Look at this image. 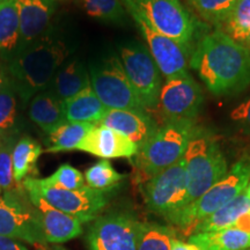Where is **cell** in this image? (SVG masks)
Wrapping results in <instances>:
<instances>
[{"mask_svg":"<svg viewBox=\"0 0 250 250\" xmlns=\"http://www.w3.org/2000/svg\"><path fill=\"white\" fill-rule=\"evenodd\" d=\"M189 180V204L204 195L228 171L220 144L210 131L197 126L183 155Z\"/></svg>","mask_w":250,"mask_h":250,"instance_id":"4","label":"cell"},{"mask_svg":"<svg viewBox=\"0 0 250 250\" xmlns=\"http://www.w3.org/2000/svg\"><path fill=\"white\" fill-rule=\"evenodd\" d=\"M80 2L90 18L104 22L122 24L129 15L124 0H80Z\"/></svg>","mask_w":250,"mask_h":250,"instance_id":"29","label":"cell"},{"mask_svg":"<svg viewBox=\"0 0 250 250\" xmlns=\"http://www.w3.org/2000/svg\"><path fill=\"white\" fill-rule=\"evenodd\" d=\"M248 212H250V197L245 190L232 202L227 203L223 208L196 224L190 230L189 236L196 233L212 232V230L234 227L239 219Z\"/></svg>","mask_w":250,"mask_h":250,"instance_id":"22","label":"cell"},{"mask_svg":"<svg viewBox=\"0 0 250 250\" xmlns=\"http://www.w3.org/2000/svg\"><path fill=\"white\" fill-rule=\"evenodd\" d=\"M18 7L20 19L19 54L46 35L57 2L54 0H18Z\"/></svg>","mask_w":250,"mask_h":250,"instance_id":"16","label":"cell"},{"mask_svg":"<svg viewBox=\"0 0 250 250\" xmlns=\"http://www.w3.org/2000/svg\"><path fill=\"white\" fill-rule=\"evenodd\" d=\"M98 125L112 129L142 147L158 130V124L146 110L108 109Z\"/></svg>","mask_w":250,"mask_h":250,"instance_id":"18","label":"cell"},{"mask_svg":"<svg viewBox=\"0 0 250 250\" xmlns=\"http://www.w3.org/2000/svg\"><path fill=\"white\" fill-rule=\"evenodd\" d=\"M145 204L166 220L189 205V180L184 158L143 183Z\"/></svg>","mask_w":250,"mask_h":250,"instance_id":"7","label":"cell"},{"mask_svg":"<svg viewBox=\"0 0 250 250\" xmlns=\"http://www.w3.org/2000/svg\"><path fill=\"white\" fill-rule=\"evenodd\" d=\"M95 124L65 122L58 129L49 134V146L46 152L61 153L77 149Z\"/></svg>","mask_w":250,"mask_h":250,"instance_id":"26","label":"cell"},{"mask_svg":"<svg viewBox=\"0 0 250 250\" xmlns=\"http://www.w3.org/2000/svg\"><path fill=\"white\" fill-rule=\"evenodd\" d=\"M147 43V49L155 64L166 79H175L190 76L188 71V56L190 50L184 48L171 39L156 33L138 14L127 12Z\"/></svg>","mask_w":250,"mask_h":250,"instance_id":"14","label":"cell"},{"mask_svg":"<svg viewBox=\"0 0 250 250\" xmlns=\"http://www.w3.org/2000/svg\"><path fill=\"white\" fill-rule=\"evenodd\" d=\"M66 122L99 124L108 109L100 101L92 86L62 102Z\"/></svg>","mask_w":250,"mask_h":250,"instance_id":"21","label":"cell"},{"mask_svg":"<svg viewBox=\"0 0 250 250\" xmlns=\"http://www.w3.org/2000/svg\"><path fill=\"white\" fill-rule=\"evenodd\" d=\"M188 241L201 250H248L250 233L236 227L191 234Z\"/></svg>","mask_w":250,"mask_h":250,"instance_id":"23","label":"cell"},{"mask_svg":"<svg viewBox=\"0 0 250 250\" xmlns=\"http://www.w3.org/2000/svg\"><path fill=\"white\" fill-rule=\"evenodd\" d=\"M18 136L0 139V189H12L13 186V151L18 142Z\"/></svg>","mask_w":250,"mask_h":250,"instance_id":"33","label":"cell"},{"mask_svg":"<svg viewBox=\"0 0 250 250\" xmlns=\"http://www.w3.org/2000/svg\"><path fill=\"white\" fill-rule=\"evenodd\" d=\"M23 189L36 191L44 201L57 210L72 215L81 224L93 221L107 205L108 199L104 192L94 190L85 186L77 190H67L62 188L48 186L35 177H26L23 180Z\"/></svg>","mask_w":250,"mask_h":250,"instance_id":"8","label":"cell"},{"mask_svg":"<svg viewBox=\"0 0 250 250\" xmlns=\"http://www.w3.org/2000/svg\"><path fill=\"white\" fill-rule=\"evenodd\" d=\"M221 27L224 33L243 44L250 35V0H237Z\"/></svg>","mask_w":250,"mask_h":250,"instance_id":"31","label":"cell"},{"mask_svg":"<svg viewBox=\"0 0 250 250\" xmlns=\"http://www.w3.org/2000/svg\"><path fill=\"white\" fill-rule=\"evenodd\" d=\"M123 179L124 175L118 173L105 159L90 166L85 173L86 186L104 193L116 188Z\"/></svg>","mask_w":250,"mask_h":250,"instance_id":"30","label":"cell"},{"mask_svg":"<svg viewBox=\"0 0 250 250\" xmlns=\"http://www.w3.org/2000/svg\"><path fill=\"white\" fill-rule=\"evenodd\" d=\"M37 250H50L46 246H39L37 247Z\"/></svg>","mask_w":250,"mask_h":250,"instance_id":"41","label":"cell"},{"mask_svg":"<svg viewBox=\"0 0 250 250\" xmlns=\"http://www.w3.org/2000/svg\"><path fill=\"white\" fill-rule=\"evenodd\" d=\"M190 66L215 95H233L250 85V49L220 29L197 43Z\"/></svg>","mask_w":250,"mask_h":250,"instance_id":"1","label":"cell"},{"mask_svg":"<svg viewBox=\"0 0 250 250\" xmlns=\"http://www.w3.org/2000/svg\"><path fill=\"white\" fill-rule=\"evenodd\" d=\"M140 223L130 212L100 215L87 232L88 250H137Z\"/></svg>","mask_w":250,"mask_h":250,"instance_id":"12","label":"cell"},{"mask_svg":"<svg viewBox=\"0 0 250 250\" xmlns=\"http://www.w3.org/2000/svg\"><path fill=\"white\" fill-rule=\"evenodd\" d=\"M41 181L48 186L67 190H77L86 186L85 176L83 173L68 164L62 165L54 174L50 175L46 179H41Z\"/></svg>","mask_w":250,"mask_h":250,"instance_id":"34","label":"cell"},{"mask_svg":"<svg viewBox=\"0 0 250 250\" xmlns=\"http://www.w3.org/2000/svg\"><path fill=\"white\" fill-rule=\"evenodd\" d=\"M54 1H56V2H58V1H65V0H54Z\"/></svg>","mask_w":250,"mask_h":250,"instance_id":"43","label":"cell"},{"mask_svg":"<svg viewBox=\"0 0 250 250\" xmlns=\"http://www.w3.org/2000/svg\"><path fill=\"white\" fill-rule=\"evenodd\" d=\"M28 117L45 133H52L66 120L62 102L49 89L36 94L28 103Z\"/></svg>","mask_w":250,"mask_h":250,"instance_id":"20","label":"cell"},{"mask_svg":"<svg viewBox=\"0 0 250 250\" xmlns=\"http://www.w3.org/2000/svg\"><path fill=\"white\" fill-rule=\"evenodd\" d=\"M20 19L18 0L0 2V59L7 62L18 54Z\"/></svg>","mask_w":250,"mask_h":250,"instance_id":"24","label":"cell"},{"mask_svg":"<svg viewBox=\"0 0 250 250\" xmlns=\"http://www.w3.org/2000/svg\"><path fill=\"white\" fill-rule=\"evenodd\" d=\"M196 127L195 121L166 122L159 126L133 156L139 182H146L182 159Z\"/></svg>","mask_w":250,"mask_h":250,"instance_id":"3","label":"cell"},{"mask_svg":"<svg viewBox=\"0 0 250 250\" xmlns=\"http://www.w3.org/2000/svg\"><path fill=\"white\" fill-rule=\"evenodd\" d=\"M42 152V145L30 136H23L18 140L13 151L14 182H21L34 170Z\"/></svg>","mask_w":250,"mask_h":250,"instance_id":"27","label":"cell"},{"mask_svg":"<svg viewBox=\"0 0 250 250\" xmlns=\"http://www.w3.org/2000/svg\"><path fill=\"white\" fill-rule=\"evenodd\" d=\"M121 62L144 108H155L161 92V72L147 46L131 42L122 46Z\"/></svg>","mask_w":250,"mask_h":250,"instance_id":"11","label":"cell"},{"mask_svg":"<svg viewBox=\"0 0 250 250\" xmlns=\"http://www.w3.org/2000/svg\"><path fill=\"white\" fill-rule=\"evenodd\" d=\"M71 56L67 43L46 34L6 62L12 86L26 108L36 94L49 88L56 72Z\"/></svg>","mask_w":250,"mask_h":250,"instance_id":"2","label":"cell"},{"mask_svg":"<svg viewBox=\"0 0 250 250\" xmlns=\"http://www.w3.org/2000/svg\"><path fill=\"white\" fill-rule=\"evenodd\" d=\"M175 229L168 225L140 223L137 250H171Z\"/></svg>","mask_w":250,"mask_h":250,"instance_id":"28","label":"cell"},{"mask_svg":"<svg viewBox=\"0 0 250 250\" xmlns=\"http://www.w3.org/2000/svg\"><path fill=\"white\" fill-rule=\"evenodd\" d=\"M0 250H29L23 243L14 239L0 235Z\"/></svg>","mask_w":250,"mask_h":250,"instance_id":"36","label":"cell"},{"mask_svg":"<svg viewBox=\"0 0 250 250\" xmlns=\"http://www.w3.org/2000/svg\"><path fill=\"white\" fill-rule=\"evenodd\" d=\"M248 250H250V249H248Z\"/></svg>","mask_w":250,"mask_h":250,"instance_id":"46","label":"cell"},{"mask_svg":"<svg viewBox=\"0 0 250 250\" xmlns=\"http://www.w3.org/2000/svg\"><path fill=\"white\" fill-rule=\"evenodd\" d=\"M24 190L39 215L46 243L61 245L83 234V225L78 219L57 210L34 190Z\"/></svg>","mask_w":250,"mask_h":250,"instance_id":"15","label":"cell"},{"mask_svg":"<svg viewBox=\"0 0 250 250\" xmlns=\"http://www.w3.org/2000/svg\"><path fill=\"white\" fill-rule=\"evenodd\" d=\"M124 4L156 33L190 50L197 24L180 0H124Z\"/></svg>","mask_w":250,"mask_h":250,"instance_id":"6","label":"cell"},{"mask_svg":"<svg viewBox=\"0 0 250 250\" xmlns=\"http://www.w3.org/2000/svg\"><path fill=\"white\" fill-rule=\"evenodd\" d=\"M171 250H201V249L191 242L181 241V240L175 237L173 243H171Z\"/></svg>","mask_w":250,"mask_h":250,"instance_id":"37","label":"cell"},{"mask_svg":"<svg viewBox=\"0 0 250 250\" xmlns=\"http://www.w3.org/2000/svg\"><path fill=\"white\" fill-rule=\"evenodd\" d=\"M243 44H245V45L247 46V48H249V49H250V35L248 36V39L246 40V42L243 43Z\"/></svg>","mask_w":250,"mask_h":250,"instance_id":"40","label":"cell"},{"mask_svg":"<svg viewBox=\"0 0 250 250\" xmlns=\"http://www.w3.org/2000/svg\"><path fill=\"white\" fill-rule=\"evenodd\" d=\"M0 195H1V189H0Z\"/></svg>","mask_w":250,"mask_h":250,"instance_id":"45","label":"cell"},{"mask_svg":"<svg viewBox=\"0 0 250 250\" xmlns=\"http://www.w3.org/2000/svg\"><path fill=\"white\" fill-rule=\"evenodd\" d=\"M77 149L108 160L118 158L132 159L138 152V146L117 131L95 124Z\"/></svg>","mask_w":250,"mask_h":250,"instance_id":"17","label":"cell"},{"mask_svg":"<svg viewBox=\"0 0 250 250\" xmlns=\"http://www.w3.org/2000/svg\"><path fill=\"white\" fill-rule=\"evenodd\" d=\"M2 1H6V0H0V2H2Z\"/></svg>","mask_w":250,"mask_h":250,"instance_id":"44","label":"cell"},{"mask_svg":"<svg viewBox=\"0 0 250 250\" xmlns=\"http://www.w3.org/2000/svg\"><path fill=\"white\" fill-rule=\"evenodd\" d=\"M249 182L250 154H246L239 159L223 179L212 186L204 195L191 204L187 205L168 221L189 234L196 224L245 191Z\"/></svg>","mask_w":250,"mask_h":250,"instance_id":"5","label":"cell"},{"mask_svg":"<svg viewBox=\"0 0 250 250\" xmlns=\"http://www.w3.org/2000/svg\"><path fill=\"white\" fill-rule=\"evenodd\" d=\"M20 99L9 83L0 93V139L18 136L22 129V117L20 114ZM23 108V107H22Z\"/></svg>","mask_w":250,"mask_h":250,"instance_id":"25","label":"cell"},{"mask_svg":"<svg viewBox=\"0 0 250 250\" xmlns=\"http://www.w3.org/2000/svg\"><path fill=\"white\" fill-rule=\"evenodd\" d=\"M89 86V71L83 62L79 58L68 57L56 72L48 89L64 102Z\"/></svg>","mask_w":250,"mask_h":250,"instance_id":"19","label":"cell"},{"mask_svg":"<svg viewBox=\"0 0 250 250\" xmlns=\"http://www.w3.org/2000/svg\"><path fill=\"white\" fill-rule=\"evenodd\" d=\"M50 250H67V249L64 248V247L59 246V245H55L52 248H50Z\"/></svg>","mask_w":250,"mask_h":250,"instance_id":"39","label":"cell"},{"mask_svg":"<svg viewBox=\"0 0 250 250\" xmlns=\"http://www.w3.org/2000/svg\"><path fill=\"white\" fill-rule=\"evenodd\" d=\"M246 191H247V193H248L249 197H250V182H249V184H248V187H247Z\"/></svg>","mask_w":250,"mask_h":250,"instance_id":"42","label":"cell"},{"mask_svg":"<svg viewBox=\"0 0 250 250\" xmlns=\"http://www.w3.org/2000/svg\"><path fill=\"white\" fill-rule=\"evenodd\" d=\"M11 83V80H9L8 73L6 71V66L2 62H0V93L4 90L6 86H8Z\"/></svg>","mask_w":250,"mask_h":250,"instance_id":"38","label":"cell"},{"mask_svg":"<svg viewBox=\"0 0 250 250\" xmlns=\"http://www.w3.org/2000/svg\"><path fill=\"white\" fill-rule=\"evenodd\" d=\"M206 22L221 26L230 14L237 0H188Z\"/></svg>","mask_w":250,"mask_h":250,"instance_id":"32","label":"cell"},{"mask_svg":"<svg viewBox=\"0 0 250 250\" xmlns=\"http://www.w3.org/2000/svg\"><path fill=\"white\" fill-rule=\"evenodd\" d=\"M0 235L36 247L46 245L40 218L28 196L14 190L0 195Z\"/></svg>","mask_w":250,"mask_h":250,"instance_id":"10","label":"cell"},{"mask_svg":"<svg viewBox=\"0 0 250 250\" xmlns=\"http://www.w3.org/2000/svg\"><path fill=\"white\" fill-rule=\"evenodd\" d=\"M230 120L250 130V98L233 109L230 112Z\"/></svg>","mask_w":250,"mask_h":250,"instance_id":"35","label":"cell"},{"mask_svg":"<svg viewBox=\"0 0 250 250\" xmlns=\"http://www.w3.org/2000/svg\"><path fill=\"white\" fill-rule=\"evenodd\" d=\"M89 78L93 90L107 109L146 110L118 58L94 62L89 67Z\"/></svg>","mask_w":250,"mask_h":250,"instance_id":"9","label":"cell"},{"mask_svg":"<svg viewBox=\"0 0 250 250\" xmlns=\"http://www.w3.org/2000/svg\"><path fill=\"white\" fill-rule=\"evenodd\" d=\"M204 96L191 76L169 79L161 87L158 105L166 122L195 121L201 111Z\"/></svg>","mask_w":250,"mask_h":250,"instance_id":"13","label":"cell"}]
</instances>
